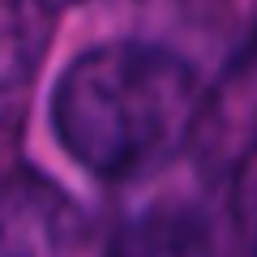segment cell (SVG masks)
Here are the masks:
<instances>
[{"instance_id":"obj_6","label":"cell","mask_w":257,"mask_h":257,"mask_svg":"<svg viewBox=\"0 0 257 257\" xmlns=\"http://www.w3.org/2000/svg\"><path fill=\"white\" fill-rule=\"evenodd\" d=\"M52 5H56V9H60V5H82V0H52Z\"/></svg>"},{"instance_id":"obj_5","label":"cell","mask_w":257,"mask_h":257,"mask_svg":"<svg viewBox=\"0 0 257 257\" xmlns=\"http://www.w3.org/2000/svg\"><path fill=\"white\" fill-rule=\"evenodd\" d=\"M52 0H0V94H13L35 82L47 47L56 39Z\"/></svg>"},{"instance_id":"obj_4","label":"cell","mask_w":257,"mask_h":257,"mask_svg":"<svg viewBox=\"0 0 257 257\" xmlns=\"http://www.w3.org/2000/svg\"><path fill=\"white\" fill-rule=\"evenodd\" d=\"M103 257H214V227L193 206H155L128 219Z\"/></svg>"},{"instance_id":"obj_1","label":"cell","mask_w":257,"mask_h":257,"mask_svg":"<svg viewBox=\"0 0 257 257\" xmlns=\"http://www.w3.org/2000/svg\"><path fill=\"white\" fill-rule=\"evenodd\" d=\"M202 77L176 47L111 39L64 64L52 133L99 180H138L172 163L193 133Z\"/></svg>"},{"instance_id":"obj_2","label":"cell","mask_w":257,"mask_h":257,"mask_svg":"<svg viewBox=\"0 0 257 257\" xmlns=\"http://www.w3.org/2000/svg\"><path fill=\"white\" fill-rule=\"evenodd\" d=\"M184 150L214 184H236V176L257 159V35L236 47L219 82L202 90Z\"/></svg>"},{"instance_id":"obj_3","label":"cell","mask_w":257,"mask_h":257,"mask_svg":"<svg viewBox=\"0 0 257 257\" xmlns=\"http://www.w3.org/2000/svg\"><path fill=\"white\" fill-rule=\"evenodd\" d=\"M90 214L73 193L35 167L0 180V257H77Z\"/></svg>"}]
</instances>
